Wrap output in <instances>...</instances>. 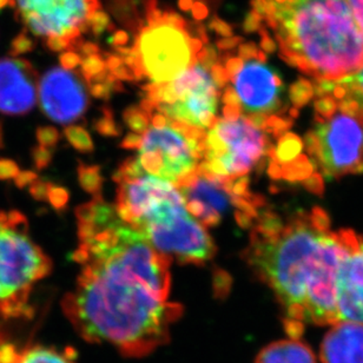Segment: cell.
<instances>
[{"instance_id":"obj_1","label":"cell","mask_w":363,"mask_h":363,"mask_svg":"<svg viewBox=\"0 0 363 363\" xmlns=\"http://www.w3.org/2000/svg\"><path fill=\"white\" fill-rule=\"evenodd\" d=\"M83 266L63 311L89 342L108 343L129 357H145L167 342L182 314L169 302L172 259L119 218L101 195L76 211Z\"/></svg>"},{"instance_id":"obj_2","label":"cell","mask_w":363,"mask_h":363,"mask_svg":"<svg viewBox=\"0 0 363 363\" xmlns=\"http://www.w3.org/2000/svg\"><path fill=\"white\" fill-rule=\"evenodd\" d=\"M328 227L325 211L315 210L284 220L266 213L252 231L247 259L281 304L286 329L294 339H300L307 323L339 322L336 272L359 236Z\"/></svg>"},{"instance_id":"obj_3","label":"cell","mask_w":363,"mask_h":363,"mask_svg":"<svg viewBox=\"0 0 363 363\" xmlns=\"http://www.w3.org/2000/svg\"><path fill=\"white\" fill-rule=\"evenodd\" d=\"M286 63L318 84L363 67V33L346 0H254Z\"/></svg>"},{"instance_id":"obj_4","label":"cell","mask_w":363,"mask_h":363,"mask_svg":"<svg viewBox=\"0 0 363 363\" xmlns=\"http://www.w3.org/2000/svg\"><path fill=\"white\" fill-rule=\"evenodd\" d=\"M118 183L116 213L142 233L149 245L182 264H203L216 248L202 224L185 208L179 188L145 172H115Z\"/></svg>"},{"instance_id":"obj_5","label":"cell","mask_w":363,"mask_h":363,"mask_svg":"<svg viewBox=\"0 0 363 363\" xmlns=\"http://www.w3.org/2000/svg\"><path fill=\"white\" fill-rule=\"evenodd\" d=\"M147 24L137 26L133 44L136 79L149 78L154 84L168 83L197 63L203 43L196 38L191 25L174 11L158 9L157 0H144Z\"/></svg>"},{"instance_id":"obj_6","label":"cell","mask_w":363,"mask_h":363,"mask_svg":"<svg viewBox=\"0 0 363 363\" xmlns=\"http://www.w3.org/2000/svg\"><path fill=\"white\" fill-rule=\"evenodd\" d=\"M28 229L21 213L0 211V315L5 318L30 316L32 288L52 268Z\"/></svg>"},{"instance_id":"obj_7","label":"cell","mask_w":363,"mask_h":363,"mask_svg":"<svg viewBox=\"0 0 363 363\" xmlns=\"http://www.w3.org/2000/svg\"><path fill=\"white\" fill-rule=\"evenodd\" d=\"M320 119L308 133L307 147L325 179L363 172V125L325 96H318Z\"/></svg>"},{"instance_id":"obj_8","label":"cell","mask_w":363,"mask_h":363,"mask_svg":"<svg viewBox=\"0 0 363 363\" xmlns=\"http://www.w3.org/2000/svg\"><path fill=\"white\" fill-rule=\"evenodd\" d=\"M147 96L142 108L152 115L194 126L197 129L211 128L217 121L220 88L213 82L210 69L196 63L174 81L162 84L151 83L144 89Z\"/></svg>"},{"instance_id":"obj_9","label":"cell","mask_w":363,"mask_h":363,"mask_svg":"<svg viewBox=\"0 0 363 363\" xmlns=\"http://www.w3.org/2000/svg\"><path fill=\"white\" fill-rule=\"evenodd\" d=\"M268 138L264 130L245 116L217 119L204 136L199 172L233 182L245 177L266 156Z\"/></svg>"},{"instance_id":"obj_10","label":"cell","mask_w":363,"mask_h":363,"mask_svg":"<svg viewBox=\"0 0 363 363\" xmlns=\"http://www.w3.org/2000/svg\"><path fill=\"white\" fill-rule=\"evenodd\" d=\"M136 161L145 174L176 186L195 174L203 158L202 129L168 118L164 125H152L142 135Z\"/></svg>"},{"instance_id":"obj_11","label":"cell","mask_w":363,"mask_h":363,"mask_svg":"<svg viewBox=\"0 0 363 363\" xmlns=\"http://www.w3.org/2000/svg\"><path fill=\"white\" fill-rule=\"evenodd\" d=\"M16 17L31 32L42 38H64L72 45L89 31L88 21L101 10L99 0H14Z\"/></svg>"},{"instance_id":"obj_12","label":"cell","mask_w":363,"mask_h":363,"mask_svg":"<svg viewBox=\"0 0 363 363\" xmlns=\"http://www.w3.org/2000/svg\"><path fill=\"white\" fill-rule=\"evenodd\" d=\"M229 81L233 83L231 88L238 98V108L248 115V118L267 126L275 121L274 116L283 111L286 105L284 83L267 63L262 51L259 50L255 56L242 60L241 65Z\"/></svg>"},{"instance_id":"obj_13","label":"cell","mask_w":363,"mask_h":363,"mask_svg":"<svg viewBox=\"0 0 363 363\" xmlns=\"http://www.w3.org/2000/svg\"><path fill=\"white\" fill-rule=\"evenodd\" d=\"M39 101L43 112L60 124L81 118L89 105L88 92L79 76L63 67H53L43 76Z\"/></svg>"},{"instance_id":"obj_14","label":"cell","mask_w":363,"mask_h":363,"mask_svg":"<svg viewBox=\"0 0 363 363\" xmlns=\"http://www.w3.org/2000/svg\"><path fill=\"white\" fill-rule=\"evenodd\" d=\"M231 182L217 179L196 170L186 181L179 185L190 215L199 220L203 227H216L224 213L236 206L240 199L231 192Z\"/></svg>"},{"instance_id":"obj_15","label":"cell","mask_w":363,"mask_h":363,"mask_svg":"<svg viewBox=\"0 0 363 363\" xmlns=\"http://www.w3.org/2000/svg\"><path fill=\"white\" fill-rule=\"evenodd\" d=\"M37 72L23 58L0 60V112L26 115L37 103Z\"/></svg>"},{"instance_id":"obj_16","label":"cell","mask_w":363,"mask_h":363,"mask_svg":"<svg viewBox=\"0 0 363 363\" xmlns=\"http://www.w3.org/2000/svg\"><path fill=\"white\" fill-rule=\"evenodd\" d=\"M335 294L339 321L363 323V238L360 236L340 262Z\"/></svg>"},{"instance_id":"obj_17","label":"cell","mask_w":363,"mask_h":363,"mask_svg":"<svg viewBox=\"0 0 363 363\" xmlns=\"http://www.w3.org/2000/svg\"><path fill=\"white\" fill-rule=\"evenodd\" d=\"M322 363H363V323L339 321L322 340Z\"/></svg>"},{"instance_id":"obj_18","label":"cell","mask_w":363,"mask_h":363,"mask_svg":"<svg viewBox=\"0 0 363 363\" xmlns=\"http://www.w3.org/2000/svg\"><path fill=\"white\" fill-rule=\"evenodd\" d=\"M318 88V96L332 99L337 108L353 115L363 125V67L341 81L322 83Z\"/></svg>"},{"instance_id":"obj_19","label":"cell","mask_w":363,"mask_h":363,"mask_svg":"<svg viewBox=\"0 0 363 363\" xmlns=\"http://www.w3.org/2000/svg\"><path fill=\"white\" fill-rule=\"evenodd\" d=\"M0 363H74V355L70 350L42 345L18 347L0 336Z\"/></svg>"},{"instance_id":"obj_20","label":"cell","mask_w":363,"mask_h":363,"mask_svg":"<svg viewBox=\"0 0 363 363\" xmlns=\"http://www.w3.org/2000/svg\"><path fill=\"white\" fill-rule=\"evenodd\" d=\"M255 363H316V357L308 345L289 337L264 347Z\"/></svg>"},{"instance_id":"obj_21","label":"cell","mask_w":363,"mask_h":363,"mask_svg":"<svg viewBox=\"0 0 363 363\" xmlns=\"http://www.w3.org/2000/svg\"><path fill=\"white\" fill-rule=\"evenodd\" d=\"M78 181L84 191L91 195L98 196L101 194L103 186V177H101V168L98 165H86L79 163L78 165Z\"/></svg>"},{"instance_id":"obj_22","label":"cell","mask_w":363,"mask_h":363,"mask_svg":"<svg viewBox=\"0 0 363 363\" xmlns=\"http://www.w3.org/2000/svg\"><path fill=\"white\" fill-rule=\"evenodd\" d=\"M123 119L133 133L143 135L150 125V115L142 106H130L123 113Z\"/></svg>"},{"instance_id":"obj_23","label":"cell","mask_w":363,"mask_h":363,"mask_svg":"<svg viewBox=\"0 0 363 363\" xmlns=\"http://www.w3.org/2000/svg\"><path fill=\"white\" fill-rule=\"evenodd\" d=\"M64 135L69 140V143L76 149V150L88 154L94 151V142L91 140V136L88 131L78 125L67 126L64 129Z\"/></svg>"},{"instance_id":"obj_24","label":"cell","mask_w":363,"mask_h":363,"mask_svg":"<svg viewBox=\"0 0 363 363\" xmlns=\"http://www.w3.org/2000/svg\"><path fill=\"white\" fill-rule=\"evenodd\" d=\"M94 130L101 136L115 137L122 133V128L115 122L111 110L105 108L103 115L94 122Z\"/></svg>"},{"instance_id":"obj_25","label":"cell","mask_w":363,"mask_h":363,"mask_svg":"<svg viewBox=\"0 0 363 363\" xmlns=\"http://www.w3.org/2000/svg\"><path fill=\"white\" fill-rule=\"evenodd\" d=\"M82 74L84 76L86 82L90 81L91 78L101 74L103 71L106 70L105 67V60L99 55L89 56L85 60H82Z\"/></svg>"},{"instance_id":"obj_26","label":"cell","mask_w":363,"mask_h":363,"mask_svg":"<svg viewBox=\"0 0 363 363\" xmlns=\"http://www.w3.org/2000/svg\"><path fill=\"white\" fill-rule=\"evenodd\" d=\"M69 199H70L69 191H67V189L63 188V186H55V185H52L51 189H50L48 199H49L51 206L55 209H65L67 206V203H69Z\"/></svg>"},{"instance_id":"obj_27","label":"cell","mask_w":363,"mask_h":363,"mask_svg":"<svg viewBox=\"0 0 363 363\" xmlns=\"http://www.w3.org/2000/svg\"><path fill=\"white\" fill-rule=\"evenodd\" d=\"M89 30L94 32V35H101L110 26V18L103 11L98 10L91 16L88 21Z\"/></svg>"},{"instance_id":"obj_28","label":"cell","mask_w":363,"mask_h":363,"mask_svg":"<svg viewBox=\"0 0 363 363\" xmlns=\"http://www.w3.org/2000/svg\"><path fill=\"white\" fill-rule=\"evenodd\" d=\"M60 138V135L58 130L55 129L52 126H43L37 130V140H38L40 147H55L58 143Z\"/></svg>"},{"instance_id":"obj_29","label":"cell","mask_w":363,"mask_h":363,"mask_svg":"<svg viewBox=\"0 0 363 363\" xmlns=\"http://www.w3.org/2000/svg\"><path fill=\"white\" fill-rule=\"evenodd\" d=\"M35 48V43L28 35V32H21V35L14 38L11 45L12 56L17 57L23 53L30 52Z\"/></svg>"},{"instance_id":"obj_30","label":"cell","mask_w":363,"mask_h":363,"mask_svg":"<svg viewBox=\"0 0 363 363\" xmlns=\"http://www.w3.org/2000/svg\"><path fill=\"white\" fill-rule=\"evenodd\" d=\"M33 160L35 167L38 169H44L51 163L52 152L48 147H38L33 150Z\"/></svg>"},{"instance_id":"obj_31","label":"cell","mask_w":363,"mask_h":363,"mask_svg":"<svg viewBox=\"0 0 363 363\" xmlns=\"http://www.w3.org/2000/svg\"><path fill=\"white\" fill-rule=\"evenodd\" d=\"M60 65L63 67L65 70H74L78 65H81L82 58L78 53L74 51H67L60 57Z\"/></svg>"},{"instance_id":"obj_32","label":"cell","mask_w":363,"mask_h":363,"mask_svg":"<svg viewBox=\"0 0 363 363\" xmlns=\"http://www.w3.org/2000/svg\"><path fill=\"white\" fill-rule=\"evenodd\" d=\"M50 182L37 181L32 184L31 194L38 201H46L49 196L50 189L52 186Z\"/></svg>"},{"instance_id":"obj_33","label":"cell","mask_w":363,"mask_h":363,"mask_svg":"<svg viewBox=\"0 0 363 363\" xmlns=\"http://www.w3.org/2000/svg\"><path fill=\"white\" fill-rule=\"evenodd\" d=\"M210 30L216 32L220 35L223 37H230L233 35V28L230 25L227 24L225 21H220L217 17H213L209 23Z\"/></svg>"},{"instance_id":"obj_34","label":"cell","mask_w":363,"mask_h":363,"mask_svg":"<svg viewBox=\"0 0 363 363\" xmlns=\"http://www.w3.org/2000/svg\"><path fill=\"white\" fill-rule=\"evenodd\" d=\"M346 1L350 5L354 18L363 33V0H346Z\"/></svg>"},{"instance_id":"obj_35","label":"cell","mask_w":363,"mask_h":363,"mask_svg":"<svg viewBox=\"0 0 363 363\" xmlns=\"http://www.w3.org/2000/svg\"><path fill=\"white\" fill-rule=\"evenodd\" d=\"M46 46L51 51L55 52H60L64 50H71V43L64 38H49L45 40Z\"/></svg>"},{"instance_id":"obj_36","label":"cell","mask_w":363,"mask_h":363,"mask_svg":"<svg viewBox=\"0 0 363 363\" xmlns=\"http://www.w3.org/2000/svg\"><path fill=\"white\" fill-rule=\"evenodd\" d=\"M113 76H115L118 81H135L136 77L133 74V71L130 67H126L124 64L119 65L117 69L113 71H110Z\"/></svg>"},{"instance_id":"obj_37","label":"cell","mask_w":363,"mask_h":363,"mask_svg":"<svg viewBox=\"0 0 363 363\" xmlns=\"http://www.w3.org/2000/svg\"><path fill=\"white\" fill-rule=\"evenodd\" d=\"M192 17L195 18L196 21H201L206 19L209 14V9L206 6V4L202 1H195L191 7Z\"/></svg>"},{"instance_id":"obj_38","label":"cell","mask_w":363,"mask_h":363,"mask_svg":"<svg viewBox=\"0 0 363 363\" xmlns=\"http://www.w3.org/2000/svg\"><path fill=\"white\" fill-rule=\"evenodd\" d=\"M17 174V165L14 164V163L9 161L0 162V177L10 179V177H13Z\"/></svg>"},{"instance_id":"obj_39","label":"cell","mask_w":363,"mask_h":363,"mask_svg":"<svg viewBox=\"0 0 363 363\" xmlns=\"http://www.w3.org/2000/svg\"><path fill=\"white\" fill-rule=\"evenodd\" d=\"M142 142V135L131 133L123 140L122 147L124 149H138Z\"/></svg>"},{"instance_id":"obj_40","label":"cell","mask_w":363,"mask_h":363,"mask_svg":"<svg viewBox=\"0 0 363 363\" xmlns=\"http://www.w3.org/2000/svg\"><path fill=\"white\" fill-rule=\"evenodd\" d=\"M241 40L242 38H236V37H235V38L220 39V40L217 42L216 45L220 51H228V50H233L235 49V48H238Z\"/></svg>"},{"instance_id":"obj_41","label":"cell","mask_w":363,"mask_h":363,"mask_svg":"<svg viewBox=\"0 0 363 363\" xmlns=\"http://www.w3.org/2000/svg\"><path fill=\"white\" fill-rule=\"evenodd\" d=\"M110 43H111L112 45H115L116 48L126 45L129 43V35L125 31H123V30L115 32L111 38H110Z\"/></svg>"},{"instance_id":"obj_42","label":"cell","mask_w":363,"mask_h":363,"mask_svg":"<svg viewBox=\"0 0 363 363\" xmlns=\"http://www.w3.org/2000/svg\"><path fill=\"white\" fill-rule=\"evenodd\" d=\"M106 57V60H105V67L108 69V71H113L115 69L119 67V65H122V58L119 56H115V55H108L106 53L105 55Z\"/></svg>"},{"instance_id":"obj_43","label":"cell","mask_w":363,"mask_h":363,"mask_svg":"<svg viewBox=\"0 0 363 363\" xmlns=\"http://www.w3.org/2000/svg\"><path fill=\"white\" fill-rule=\"evenodd\" d=\"M84 56H94V55H99L101 52V50L98 48V45L94 44V43H83V45L81 46V49H79Z\"/></svg>"},{"instance_id":"obj_44","label":"cell","mask_w":363,"mask_h":363,"mask_svg":"<svg viewBox=\"0 0 363 363\" xmlns=\"http://www.w3.org/2000/svg\"><path fill=\"white\" fill-rule=\"evenodd\" d=\"M35 179H37V175L33 174V172H23L17 179V184L19 186H24V185L28 184V183H32Z\"/></svg>"},{"instance_id":"obj_45","label":"cell","mask_w":363,"mask_h":363,"mask_svg":"<svg viewBox=\"0 0 363 363\" xmlns=\"http://www.w3.org/2000/svg\"><path fill=\"white\" fill-rule=\"evenodd\" d=\"M194 3V0H179V6L181 7V10L190 11Z\"/></svg>"},{"instance_id":"obj_46","label":"cell","mask_w":363,"mask_h":363,"mask_svg":"<svg viewBox=\"0 0 363 363\" xmlns=\"http://www.w3.org/2000/svg\"><path fill=\"white\" fill-rule=\"evenodd\" d=\"M6 5H10V6L13 7L14 0H0V9H3V7L6 6Z\"/></svg>"}]
</instances>
